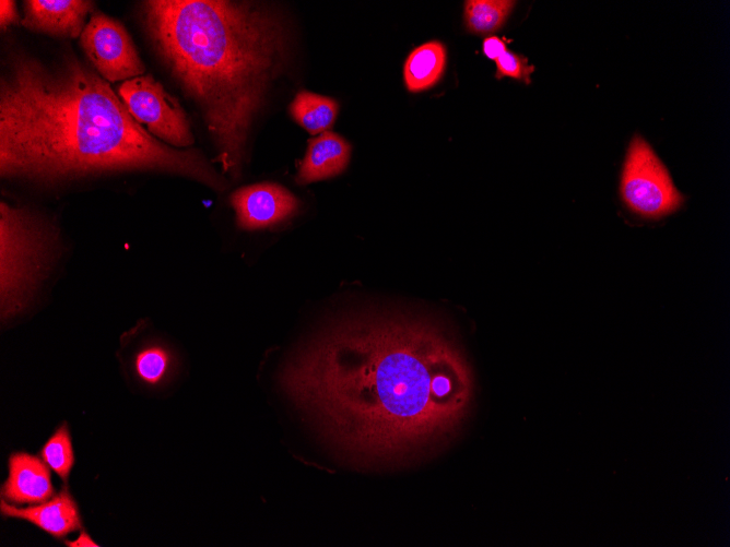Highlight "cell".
<instances>
[{
  "mask_svg": "<svg viewBox=\"0 0 730 547\" xmlns=\"http://www.w3.org/2000/svg\"><path fill=\"white\" fill-rule=\"evenodd\" d=\"M282 388L322 442L360 471L427 463L472 415L474 377L452 328L425 311L341 313L282 369Z\"/></svg>",
  "mask_w": 730,
  "mask_h": 547,
  "instance_id": "cell-1",
  "label": "cell"
},
{
  "mask_svg": "<svg viewBox=\"0 0 730 547\" xmlns=\"http://www.w3.org/2000/svg\"><path fill=\"white\" fill-rule=\"evenodd\" d=\"M152 169L216 190L226 183L196 150L152 135L108 81L66 52L46 64L25 52L9 59L0 84V174L42 183Z\"/></svg>",
  "mask_w": 730,
  "mask_h": 547,
  "instance_id": "cell-2",
  "label": "cell"
},
{
  "mask_svg": "<svg viewBox=\"0 0 730 547\" xmlns=\"http://www.w3.org/2000/svg\"><path fill=\"white\" fill-rule=\"evenodd\" d=\"M141 16L158 57L200 108L223 171L236 178L285 60L282 20L259 2L229 0H148Z\"/></svg>",
  "mask_w": 730,
  "mask_h": 547,
  "instance_id": "cell-3",
  "label": "cell"
},
{
  "mask_svg": "<svg viewBox=\"0 0 730 547\" xmlns=\"http://www.w3.org/2000/svg\"><path fill=\"white\" fill-rule=\"evenodd\" d=\"M57 229L39 215L1 202L0 290L3 318L28 301L57 247Z\"/></svg>",
  "mask_w": 730,
  "mask_h": 547,
  "instance_id": "cell-4",
  "label": "cell"
},
{
  "mask_svg": "<svg viewBox=\"0 0 730 547\" xmlns=\"http://www.w3.org/2000/svg\"><path fill=\"white\" fill-rule=\"evenodd\" d=\"M620 191L626 206L646 218H660L684 201L651 146L635 135L623 166Z\"/></svg>",
  "mask_w": 730,
  "mask_h": 547,
  "instance_id": "cell-5",
  "label": "cell"
},
{
  "mask_svg": "<svg viewBox=\"0 0 730 547\" xmlns=\"http://www.w3.org/2000/svg\"><path fill=\"white\" fill-rule=\"evenodd\" d=\"M118 94L131 116L158 140L176 147L193 143L181 105L152 75L143 74L122 82Z\"/></svg>",
  "mask_w": 730,
  "mask_h": 547,
  "instance_id": "cell-6",
  "label": "cell"
},
{
  "mask_svg": "<svg viewBox=\"0 0 730 547\" xmlns=\"http://www.w3.org/2000/svg\"><path fill=\"white\" fill-rule=\"evenodd\" d=\"M80 44L91 64L108 82H125L145 72L125 26L99 11L92 13Z\"/></svg>",
  "mask_w": 730,
  "mask_h": 547,
  "instance_id": "cell-7",
  "label": "cell"
},
{
  "mask_svg": "<svg viewBox=\"0 0 730 547\" xmlns=\"http://www.w3.org/2000/svg\"><path fill=\"white\" fill-rule=\"evenodd\" d=\"M239 228L255 230L279 224L298 209V200L276 183H257L236 190L231 195Z\"/></svg>",
  "mask_w": 730,
  "mask_h": 547,
  "instance_id": "cell-8",
  "label": "cell"
},
{
  "mask_svg": "<svg viewBox=\"0 0 730 547\" xmlns=\"http://www.w3.org/2000/svg\"><path fill=\"white\" fill-rule=\"evenodd\" d=\"M22 25L31 31L57 37L76 38L85 27V19L93 9L92 1L26 0L23 2Z\"/></svg>",
  "mask_w": 730,
  "mask_h": 547,
  "instance_id": "cell-9",
  "label": "cell"
},
{
  "mask_svg": "<svg viewBox=\"0 0 730 547\" xmlns=\"http://www.w3.org/2000/svg\"><path fill=\"white\" fill-rule=\"evenodd\" d=\"M54 487L47 466L27 453H14L9 460V477L2 495L17 504L42 503L50 499Z\"/></svg>",
  "mask_w": 730,
  "mask_h": 547,
  "instance_id": "cell-10",
  "label": "cell"
},
{
  "mask_svg": "<svg viewBox=\"0 0 730 547\" xmlns=\"http://www.w3.org/2000/svg\"><path fill=\"white\" fill-rule=\"evenodd\" d=\"M1 513L26 520L58 538L78 530L81 525L78 507L66 490L50 500L27 508H16L2 500Z\"/></svg>",
  "mask_w": 730,
  "mask_h": 547,
  "instance_id": "cell-11",
  "label": "cell"
},
{
  "mask_svg": "<svg viewBox=\"0 0 730 547\" xmlns=\"http://www.w3.org/2000/svg\"><path fill=\"white\" fill-rule=\"evenodd\" d=\"M351 145L333 132L309 140L296 182L306 185L341 174L349 164Z\"/></svg>",
  "mask_w": 730,
  "mask_h": 547,
  "instance_id": "cell-12",
  "label": "cell"
},
{
  "mask_svg": "<svg viewBox=\"0 0 730 547\" xmlns=\"http://www.w3.org/2000/svg\"><path fill=\"white\" fill-rule=\"evenodd\" d=\"M446 66V48L437 40L427 41L408 56L403 75L410 92H422L434 86Z\"/></svg>",
  "mask_w": 730,
  "mask_h": 547,
  "instance_id": "cell-13",
  "label": "cell"
},
{
  "mask_svg": "<svg viewBox=\"0 0 730 547\" xmlns=\"http://www.w3.org/2000/svg\"><path fill=\"white\" fill-rule=\"evenodd\" d=\"M339 105L330 97L299 92L290 106L292 117L310 134L326 132L333 124Z\"/></svg>",
  "mask_w": 730,
  "mask_h": 547,
  "instance_id": "cell-14",
  "label": "cell"
},
{
  "mask_svg": "<svg viewBox=\"0 0 730 547\" xmlns=\"http://www.w3.org/2000/svg\"><path fill=\"white\" fill-rule=\"evenodd\" d=\"M515 4L510 0H468L463 14L466 27L474 34H492L505 24Z\"/></svg>",
  "mask_w": 730,
  "mask_h": 547,
  "instance_id": "cell-15",
  "label": "cell"
},
{
  "mask_svg": "<svg viewBox=\"0 0 730 547\" xmlns=\"http://www.w3.org/2000/svg\"><path fill=\"white\" fill-rule=\"evenodd\" d=\"M42 456L48 467L66 480L74 464L71 439L66 426L60 427L45 443Z\"/></svg>",
  "mask_w": 730,
  "mask_h": 547,
  "instance_id": "cell-16",
  "label": "cell"
},
{
  "mask_svg": "<svg viewBox=\"0 0 730 547\" xmlns=\"http://www.w3.org/2000/svg\"><path fill=\"white\" fill-rule=\"evenodd\" d=\"M170 364L166 349L158 345L141 348L134 356L133 368L137 377L144 383L154 385L161 382Z\"/></svg>",
  "mask_w": 730,
  "mask_h": 547,
  "instance_id": "cell-17",
  "label": "cell"
},
{
  "mask_svg": "<svg viewBox=\"0 0 730 547\" xmlns=\"http://www.w3.org/2000/svg\"><path fill=\"white\" fill-rule=\"evenodd\" d=\"M497 79L513 78L529 84L531 82V74L534 67L528 63L527 58L513 51H505L496 60Z\"/></svg>",
  "mask_w": 730,
  "mask_h": 547,
  "instance_id": "cell-18",
  "label": "cell"
},
{
  "mask_svg": "<svg viewBox=\"0 0 730 547\" xmlns=\"http://www.w3.org/2000/svg\"><path fill=\"white\" fill-rule=\"evenodd\" d=\"M483 53L485 57L492 60H496L505 51H507V45L505 40L497 36H488L483 40L482 45Z\"/></svg>",
  "mask_w": 730,
  "mask_h": 547,
  "instance_id": "cell-19",
  "label": "cell"
},
{
  "mask_svg": "<svg viewBox=\"0 0 730 547\" xmlns=\"http://www.w3.org/2000/svg\"><path fill=\"white\" fill-rule=\"evenodd\" d=\"M20 21L19 13L15 8V2L11 0L0 1V25L5 27L10 24H17Z\"/></svg>",
  "mask_w": 730,
  "mask_h": 547,
  "instance_id": "cell-20",
  "label": "cell"
},
{
  "mask_svg": "<svg viewBox=\"0 0 730 547\" xmlns=\"http://www.w3.org/2000/svg\"><path fill=\"white\" fill-rule=\"evenodd\" d=\"M69 546H98L96 543H94L87 534H81L79 538L74 542H68L67 543Z\"/></svg>",
  "mask_w": 730,
  "mask_h": 547,
  "instance_id": "cell-21",
  "label": "cell"
}]
</instances>
